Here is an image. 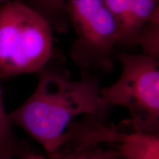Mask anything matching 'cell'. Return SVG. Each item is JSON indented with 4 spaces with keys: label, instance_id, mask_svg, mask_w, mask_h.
Masks as SVG:
<instances>
[{
    "label": "cell",
    "instance_id": "cell-3",
    "mask_svg": "<svg viewBox=\"0 0 159 159\" xmlns=\"http://www.w3.org/2000/svg\"><path fill=\"white\" fill-rule=\"evenodd\" d=\"M122 72L114 84L99 89L103 104L128 109L132 130L159 134V60L143 54L120 53Z\"/></svg>",
    "mask_w": 159,
    "mask_h": 159
},
{
    "label": "cell",
    "instance_id": "cell-11",
    "mask_svg": "<svg viewBox=\"0 0 159 159\" xmlns=\"http://www.w3.org/2000/svg\"><path fill=\"white\" fill-rule=\"evenodd\" d=\"M0 159H14V158H10V157H1Z\"/></svg>",
    "mask_w": 159,
    "mask_h": 159
},
{
    "label": "cell",
    "instance_id": "cell-5",
    "mask_svg": "<svg viewBox=\"0 0 159 159\" xmlns=\"http://www.w3.org/2000/svg\"><path fill=\"white\" fill-rule=\"evenodd\" d=\"M114 130L96 115H85L69 125L61 146L49 159H124L109 144Z\"/></svg>",
    "mask_w": 159,
    "mask_h": 159
},
{
    "label": "cell",
    "instance_id": "cell-1",
    "mask_svg": "<svg viewBox=\"0 0 159 159\" xmlns=\"http://www.w3.org/2000/svg\"><path fill=\"white\" fill-rule=\"evenodd\" d=\"M38 74L35 91L9 117L41 145L49 158L75 118L97 115L105 119L110 110L103 104L94 74L82 73L80 79L72 80L62 69L48 65Z\"/></svg>",
    "mask_w": 159,
    "mask_h": 159
},
{
    "label": "cell",
    "instance_id": "cell-12",
    "mask_svg": "<svg viewBox=\"0 0 159 159\" xmlns=\"http://www.w3.org/2000/svg\"><path fill=\"white\" fill-rule=\"evenodd\" d=\"M7 1H10V0H0V3H5Z\"/></svg>",
    "mask_w": 159,
    "mask_h": 159
},
{
    "label": "cell",
    "instance_id": "cell-7",
    "mask_svg": "<svg viewBox=\"0 0 159 159\" xmlns=\"http://www.w3.org/2000/svg\"><path fill=\"white\" fill-rule=\"evenodd\" d=\"M114 148L124 159H159V134L120 130Z\"/></svg>",
    "mask_w": 159,
    "mask_h": 159
},
{
    "label": "cell",
    "instance_id": "cell-4",
    "mask_svg": "<svg viewBox=\"0 0 159 159\" xmlns=\"http://www.w3.org/2000/svg\"><path fill=\"white\" fill-rule=\"evenodd\" d=\"M65 12L77 34L71 57L82 73L112 71L119 31L104 0H66Z\"/></svg>",
    "mask_w": 159,
    "mask_h": 159
},
{
    "label": "cell",
    "instance_id": "cell-8",
    "mask_svg": "<svg viewBox=\"0 0 159 159\" xmlns=\"http://www.w3.org/2000/svg\"><path fill=\"white\" fill-rule=\"evenodd\" d=\"M9 114L4 107L2 94L0 87V158L10 157L14 159H39L30 152L25 144L16 138L12 128Z\"/></svg>",
    "mask_w": 159,
    "mask_h": 159
},
{
    "label": "cell",
    "instance_id": "cell-9",
    "mask_svg": "<svg viewBox=\"0 0 159 159\" xmlns=\"http://www.w3.org/2000/svg\"><path fill=\"white\" fill-rule=\"evenodd\" d=\"M65 2L66 0H31L28 5L42 16L52 28L63 33L69 27Z\"/></svg>",
    "mask_w": 159,
    "mask_h": 159
},
{
    "label": "cell",
    "instance_id": "cell-2",
    "mask_svg": "<svg viewBox=\"0 0 159 159\" xmlns=\"http://www.w3.org/2000/svg\"><path fill=\"white\" fill-rule=\"evenodd\" d=\"M52 28L21 2L0 6V78L39 73L52 57Z\"/></svg>",
    "mask_w": 159,
    "mask_h": 159
},
{
    "label": "cell",
    "instance_id": "cell-10",
    "mask_svg": "<svg viewBox=\"0 0 159 159\" xmlns=\"http://www.w3.org/2000/svg\"><path fill=\"white\" fill-rule=\"evenodd\" d=\"M137 44L141 45L144 54L159 60V11L156 9L144 23Z\"/></svg>",
    "mask_w": 159,
    "mask_h": 159
},
{
    "label": "cell",
    "instance_id": "cell-6",
    "mask_svg": "<svg viewBox=\"0 0 159 159\" xmlns=\"http://www.w3.org/2000/svg\"><path fill=\"white\" fill-rule=\"evenodd\" d=\"M104 1L116 19L122 45H136L144 23L159 8V0Z\"/></svg>",
    "mask_w": 159,
    "mask_h": 159
}]
</instances>
